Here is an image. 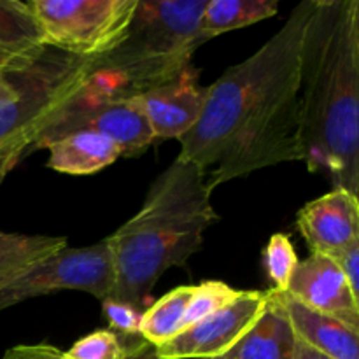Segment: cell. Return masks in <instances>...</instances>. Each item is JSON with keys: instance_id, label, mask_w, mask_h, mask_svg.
Instances as JSON below:
<instances>
[{"instance_id": "1", "label": "cell", "mask_w": 359, "mask_h": 359, "mask_svg": "<svg viewBox=\"0 0 359 359\" xmlns=\"http://www.w3.org/2000/svg\"><path fill=\"white\" fill-rule=\"evenodd\" d=\"M314 0L298 4L258 51L207 86L202 116L179 142L212 191L262 168L304 161L300 63Z\"/></svg>"}, {"instance_id": "2", "label": "cell", "mask_w": 359, "mask_h": 359, "mask_svg": "<svg viewBox=\"0 0 359 359\" xmlns=\"http://www.w3.org/2000/svg\"><path fill=\"white\" fill-rule=\"evenodd\" d=\"M309 172L359 196V0H314L300 63Z\"/></svg>"}, {"instance_id": "3", "label": "cell", "mask_w": 359, "mask_h": 359, "mask_svg": "<svg viewBox=\"0 0 359 359\" xmlns=\"http://www.w3.org/2000/svg\"><path fill=\"white\" fill-rule=\"evenodd\" d=\"M207 175L179 154L147 191L139 212L105 238L114 269L112 298L140 309L172 266H184L219 219Z\"/></svg>"}, {"instance_id": "4", "label": "cell", "mask_w": 359, "mask_h": 359, "mask_svg": "<svg viewBox=\"0 0 359 359\" xmlns=\"http://www.w3.org/2000/svg\"><path fill=\"white\" fill-rule=\"evenodd\" d=\"M207 0H139L125 37L93 58L84 91L100 97H137L181 77L191 67L202 35Z\"/></svg>"}, {"instance_id": "5", "label": "cell", "mask_w": 359, "mask_h": 359, "mask_svg": "<svg viewBox=\"0 0 359 359\" xmlns=\"http://www.w3.org/2000/svg\"><path fill=\"white\" fill-rule=\"evenodd\" d=\"M93 58L46 55L23 74H7L16 97L0 105V149L32 140L86 86Z\"/></svg>"}, {"instance_id": "6", "label": "cell", "mask_w": 359, "mask_h": 359, "mask_svg": "<svg viewBox=\"0 0 359 359\" xmlns=\"http://www.w3.org/2000/svg\"><path fill=\"white\" fill-rule=\"evenodd\" d=\"M139 0H30L49 48L100 58L125 37Z\"/></svg>"}, {"instance_id": "7", "label": "cell", "mask_w": 359, "mask_h": 359, "mask_svg": "<svg viewBox=\"0 0 359 359\" xmlns=\"http://www.w3.org/2000/svg\"><path fill=\"white\" fill-rule=\"evenodd\" d=\"M74 132H93L107 137L125 158L140 156L154 142L153 130L137 97H100L83 90L32 140L27 154L34 149H44L60 137Z\"/></svg>"}, {"instance_id": "8", "label": "cell", "mask_w": 359, "mask_h": 359, "mask_svg": "<svg viewBox=\"0 0 359 359\" xmlns=\"http://www.w3.org/2000/svg\"><path fill=\"white\" fill-rule=\"evenodd\" d=\"M84 291L98 300L114 294V269L107 242L63 248L0 291V311L55 291Z\"/></svg>"}, {"instance_id": "9", "label": "cell", "mask_w": 359, "mask_h": 359, "mask_svg": "<svg viewBox=\"0 0 359 359\" xmlns=\"http://www.w3.org/2000/svg\"><path fill=\"white\" fill-rule=\"evenodd\" d=\"M269 291H241L226 307L172 339L154 347L163 359H217L223 358L249 330L269 305Z\"/></svg>"}, {"instance_id": "10", "label": "cell", "mask_w": 359, "mask_h": 359, "mask_svg": "<svg viewBox=\"0 0 359 359\" xmlns=\"http://www.w3.org/2000/svg\"><path fill=\"white\" fill-rule=\"evenodd\" d=\"M284 293L359 332V297L330 256L311 255L298 263Z\"/></svg>"}, {"instance_id": "11", "label": "cell", "mask_w": 359, "mask_h": 359, "mask_svg": "<svg viewBox=\"0 0 359 359\" xmlns=\"http://www.w3.org/2000/svg\"><path fill=\"white\" fill-rule=\"evenodd\" d=\"M207 86L198 83V70L189 67L181 77L137 95L156 139H182L202 116Z\"/></svg>"}, {"instance_id": "12", "label": "cell", "mask_w": 359, "mask_h": 359, "mask_svg": "<svg viewBox=\"0 0 359 359\" xmlns=\"http://www.w3.org/2000/svg\"><path fill=\"white\" fill-rule=\"evenodd\" d=\"M297 224L312 255H335L359 241L358 195L344 188H332L302 207Z\"/></svg>"}, {"instance_id": "13", "label": "cell", "mask_w": 359, "mask_h": 359, "mask_svg": "<svg viewBox=\"0 0 359 359\" xmlns=\"http://www.w3.org/2000/svg\"><path fill=\"white\" fill-rule=\"evenodd\" d=\"M49 49L28 2L0 0V74H23Z\"/></svg>"}, {"instance_id": "14", "label": "cell", "mask_w": 359, "mask_h": 359, "mask_svg": "<svg viewBox=\"0 0 359 359\" xmlns=\"http://www.w3.org/2000/svg\"><path fill=\"white\" fill-rule=\"evenodd\" d=\"M273 293L297 340L330 359H359V332L339 319L305 307L287 293Z\"/></svg>"}, {"instance_id": "15", "label": "cell", "mask_w": 359, "mask_h": 359, "mask_svg": "<svg viewBox=\"0 0 359 359\" xmlns=\"http://www.w3.org/2000/svg\"><path fill=\"white\" fill-rule=\"evenodd\" d=\"M269 305L251 330L219 359H291L294 337L290 321L277 300L269 291Z\"/></svg>"}, {"instance_id": "16", "label": "cell", "mask_w": 359, "mask_h": 359, "mask_svg": "<svg viewBox=\"0 0 359 359\" xmlns=\"http://www.w3.org/2000/svg\"><path fill=\"white\" fill-rule=\"evenodd\" d=\"M48 167L69 175H90L121 158V151L107 137L93 132H74L49 144Z\"/></svg>"}, {"instance_id": "17", "label": "cell", "mask_w": 359, "mask_h": 359, "mask_svg": "<svg viewBox=\"0 0 359 359\" xmlns=\"http://www.w3.org/2000/svg\"><path fill=\"white\" fill-rule=\"evenodd\" d=\"M67 245L65 237L0 231V291Z\"/></svg>"}, {"instance_id": "18", "label": "cell", "mask_w": 359, "mask_h": 359, "mask_svg": "<svg viewBox=\"0 0 359 359\" xmlns=\"http://www.w3.org/2000/svg\"><path fill=\"white\" fill-rule=\"evenodd\" d=\"M277 11V0H207L200 28L205 41H210L226 32L269 20Z\"/></svg>"}, {"instance_id": "19", "label": "cell", "mask_w": 359, "mask_h": 359, "mask_svg": "<svg viewBox=\"0 0 359 359\" xmlns=\"http://www.w3.org/2000/svg\"><path fill=\"white\" fill-rule=\"evenodd\" d=\"M195 286H181L163 294L142 312L140 337L149 346L160 347L186 330V309Z\"/></svg>"}, {"instance_id": "20", "label": "cell", "mask_w": 359, "mask_h": 359, "mask_svg": "<svg viewBox=\"0 0 359 359\" xmlns=\"http://www.w3.org/2000/svg\"><path fill=\"white\" fill-rule=\"evenodd\" d=\"M263 263L272 283V291L284 293L298 266V256L293 242L286 233H273L263 252Z\"/></svg>"}, {"instance_id": "21", "label": "cell", "mask_w": 359, "mask_h": 359, "mask_svg": "<svg viewBox=\"0 0 359 359\" xmlns=\"http://www.w3.org/2000/svg\"><path fill=\"white\" fill-rule=\"evenodd\" d=\"M238 293L241 291L233 290L221 280H207L193 287V294L186 309V330L219 309L226 307L238 297Z\"/></svg>"}, {"instance_id": "22", "label": "cell", "mask_w": 359, "mask_h": 359, "mask_svg": "<svg viewBox=\"0 0 359 359\" xmlns=\"http://www.w3.org/2000/svg\"><path fill=\"white\" fill-rule=\"evenodd\" d=\"M133 346H126L111 330H97L77 340L62 356L63 359H125Z\"/></svg>"}, {"instance_id": "23", "label": "cell", "mask_w": 359, "mask_h": 359, "mask_svg": "<svg viewBox=\"0 0 359 359\" xmlns=\"http://www.w3.org/2000/svg\"><path fill=\"white\" fill-rule=\"evenodd\" d=\"M102 312L107 319L109 330L116 333L123 342L135 344L144 340L140 337V321H142L144 311L118 298H105L102 300Z\"/></svg>"}, {"instance_id": "24", "label": "cell", "mask_w": 359, "mask_h": 359, "mask_svg": "<svg viewBox=\"0 0 359 359\" xmlns=\"http://www.w3.org/2000/svg\"><path fill=\"white\" fill-rule=\"evenodd\" d=\"M330 258L335 259L346 280L349 283L351 290L359 297V241L340 249V251H337Z\"/></svg>"}, {"instance_id": "25", "label": "cell", "mask_w": 359, "mask_h": 359, "mask_svg": "<svg viewBox=\"0 0 359 359\" xmlns=\"http://www.w3.org/2000/svg\"><path fill=\"white\" fill-rule=\"evenodd\" d=\"M63 351L49 344H34V346H16L6 351L2 359H63Z\"/></svg>"}, {"instance_id": "26", "label": "cell", "mask_w": 359, "mask_h": 359, "mask_svg": "<svg viewBox=\"0 0 359 359\" xmlns=\"http://www.w3.org/2000/svg\"><path fill=\"white\" fill-rule=\"evenodd\" d=\"M28 146L25 144H16V146H9L0 149V184L4 182V179L7 177L11 170L18 165V161L27 154Z\"/></svg>"}, {"instance_id": "27", "label": "cell", "mask_w": 359, "mask_h": 359, "mask_svg": "<svg viewBox=\"0 0 359 359\" xmlns=\"http://www.w3.org/2000/svg\"><path fill=\"white\" fill-rule=\"evenodd\" d=\"M125 359H163V358L158 356L156 349L144 340V342L130 347L128 354H126Z\"/></svg>"}, {"instance_id": "28", "label": "cell", "mask_w": 359, "mask_h": 359, "mask_svg": "<svg viewBox=\"0 0 359 359\" xmlns=\"http://www.w3.org/2000/svg\"><path fill=\"white\" fill-rule=\"evenodd\" d=\"M291 359H330V358H326L325 354L318 353V351H314L312 347L305 346L304 342L297 340V342H294L293 358Z\"/></svg>"}, {"instance_id": "29", "label": "cell", "mask_w": 359, "mask_h": 359, "mask_svg": "<svg viewBox=\"0 0 359 359\" xmlns=\"http://www.w3.org/2000/svg\"><path fill=\"white\" fill-rule=\"evenodd\" d=\"M16 97V86L7 74H0V105Z\"/></svg>"}, {"instance_id": "30", "label": "cell", "mask_w": 359, "mask_h": 359, "mask_svg": "<svg viewBox=\"0 0 359 359\" xmlns=\"http://www.w3.org/2000/svg\"><path fill=\"white\" fill-rule=\"evenodd\" d=\"M217 359H219V358H217Z\"/></svg>"}]
</instances>
